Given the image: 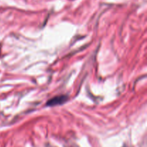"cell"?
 Returning <instances> with one entry per match:
<instances>
[{"instance_id": "6da1fadb", "label": "cell", "mask_w": 147, "mask_h": 147, "mask_svg": "<svg viewBox=\"0 0 147 147\" xmlns=\"http://www.w3.org/2000/svg\"><path fill=\"white\" fill-rule=\"evenodd\" d=\"M67 100V97L66 96H60L55 97L52 98L51 100H48L47 103V106H55L57 105H60L64 103L66 100Z\"/></svg>"}, {"instance_id": "7a4b0ae2", "label": "cell", "mask_w": 147, "mask_h": 147, "mask_svg": "<svg viewBox=\"0 0 147 147\" xmlns=\"http://www.w3.org/2000/svg\"><path fill=\"white\" fill-rule=\"evenodd\" d=\"M125 147H126V146H125Z\"/></svg>"}]
</instances>
